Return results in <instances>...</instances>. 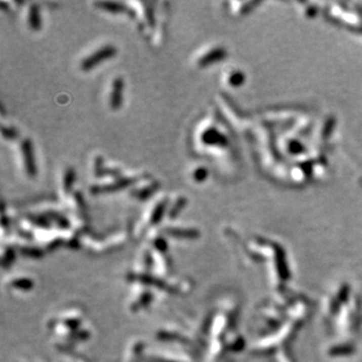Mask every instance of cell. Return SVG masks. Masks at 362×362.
Returning <instances> with one entry per match:
<instances>
[{
  "label": "cell",
  "mask_w": 362,
  "mask_h": 362,
  "mask_svg": "<svg viewBox=\"0 0 362 362\" xmlns=\"http://www.w3.org/2000/svg\"><path fill=\"white\" fill-rule=\"evenodd\" d=\"M116 54V48L114 46H104L102 48H100L95 52L89 55L88 58H86L85 60H82L81 62V69L82 70H89L92 68H94L99 65L100 62H102L104 60H108L111 57Z\"/></svg>",
  "instance_id": "1"
},
{
  "label": "cell",
  "mask_w": 362,
  "mask_h": 362,
  "mask_svg": "<svg viewBox=\"0 0 362 362\" xmlns=\"http://www.w3.org/2000/svg\"><path fill=\"white\" fill-rule=\"evenodd\" d=\"M29 25L33 29H39L40 28V14H39V7L36 5L31 6V11H29Z\"/></svg>",
  "instance_id": "8"
},
{
  "label": "cell",
  "mask_w": 362,
  "mask_h": 362,
  "mask_svg": "<svg viewBox=\"0 0 362 362\" xmlns=\"http://www.w3.org/2000/svg\"><path fill=\"white\" fill-rule=\"evenodd\" d=\"M207 177H208V170L203 167L197 168L195 173H193V180L196 182H203Z\"/></svg>",
  "instance_id": "13"
},
{
  "label": "cell",
  "mask_w": 362,
  "mask_h": 362,
  "mask_svg": "<svg viewBox=\"0 0 362 362\" xmlns=\"http://www.w3.org/2000/svg\"><path fill=\"white\" fill-rule=\"evenodd\" d=\"M74 177H75V174H74V170L72 168H68L65 173V177H63V186H65V190H69L70 186H72L74 182Z\"/></svg>",
  "instance_id": "11"
},
{
  "label": "cell",
  "mask_w": 362,
  "mask_h": 362,
  "mask_svg": "<svg viewBox=\"0 0 362 362\" xmlns=\"http://www.w3.org/2000/svg\"><path fill=\"white\" fill-rule=\"evenodd\" d=\"M123 99V80L121 77H116L111 86V93L109 98V104L111 109H118L122 104Z\"/></svg>",
  "instance_id": "3"
},
{
  "label": "cell",
  "mask_w": 362,
  "mask_h": 362,
  "mask_svg": "<svg viewBox=\"0 0 362 362\" xmlns=\"http://www.w3.org/2000/svg\"><path fill=\"white\" fill-rule=\"evenodd\" d=\"M203 142L207 144H224L225 143V140H224L223 135L218 133V130L216 129H208L207 132L204 133L203 135Z\"/></svg>",
  "instance_id": "5"
},
{
  "label": "cell",
  "mask_w": 362,
  "mask_h": 362,
  "mask_svg": "<svg viewBox=\"0 0 362 362\" xmlns=\"http://www.w3.org/2000/svg\"><path fill=\"white\" fill-rule=\"evenodd\" d=\"M240 81H242V74H239V73H233L230 77V84L232 86L239 85Z\"/></svg>",
  "instance_id": "15"
},
{
  "label": "cell",
  "mask_w": 362,
  "mask_h": 362,
  "mask_svg": "<svg viewBox=\"0 0 362 362\" xmlns=\"http://www.w3.org/2000/svg\"><path fill=\"white\" fill-rule=\"evenodd\" d=\"M99 5L106 11H109V12H113V13L123 12V11H125L123 10L122 4H118V3H102V4H99Z\"/></svg>",
  "instance_id": "10"
},
{
  "label": "cell",
  "mask_w": 362,
  "mask_h": 362,
  "mask_svg": "<svg viewBox=\"0 0 362 362\" xmlns=\"http://www.w3.org/2000/svg\"><path fill=\"white\" fill-rule=\"evenodd\" d=\"M3 135L6 137V139H14L17 136V132L13 128H6V127H3Z\"/></svg>",
  "instance_id": "14"
},
{
  "label": "cell",
  "mask_w": 362,
  "mask_h": 362,
  "mask_svg": "<svg viewBox=\"0 0 362 362\" xmlns=\"http://www.w3.org/2000/svg\"><path fill=\"white\" fill-rule=\"evenodd\" d=\"M167 232L173 237L177 238H196L198 237V231L192 229H169Z\"/></svg>",
  "instance_id": "7"
},
{
  "label": "cell",
  "mask_w": 362,
  "mask_h": 362,
  "mask_svg": "<svg viewBox=\"0 0 362 362\" xmlns=\"http://www.w3.org/2000/svg\"><path fill=\"white\" fill-rule=\"evenodd\" d=\"M184 204H185V199L184 198H180V199H177L176 203H175L174 205V208L171 209L170 212H169V215H170V218H175L176 216L180 214V211L182 210L183 208H184Z\"/></svg>",
  "instance_id": "12"
},
{
  "label": "cell",
  "mask_w": 362,
  "mask_h": 362,
  "mask_svg": "<svg viewBox=\"0 0 362 362\" xmlns=\"http://www.w3.org/2000/svg\"><path fill=\"white\" fill-rule=\"evenodd\" d=\"M21 154L22 158H24L25 169L27 171L28 175L34 176L36 173V168L34 163V155H33V147L29 140H24L21 143Z\"/></svg>",
  "instance_id": "2"
},
{
  "label": "cell",
  "mask_w": 362,
  "mask_h": 362,
  "mask_svg": "<svg viewBox=\"0 0 362 362\" xmlns=\"http://www.w3.org/2000/svg\"><path fill=\"white\" fill-rule=\"evenodd\" d=\"M130 183H132V180H120L117 182H115L114 184H109V185H104V186H95L94 189H92V192H110V191H116V190L123 189L125 186L129 185Z\"/></svg>",
  "instance_id": "6"
},
{
  "label": "cell",
  "mask_w": 362,
  "mask_h": 362,
  "mask_svg": "<svg viewBox=\"0 0 362 362\" xmlns=\"http://www.w3.org/2000/svg\"><path fill=\"white\" fill-rule=\"evenodd\" d=\"M164 210H166V202H161V203L156 205L151 214V223H157L158 221H161Z\"/></svg>",
  "instance_id": "9"
},
{
  "label": "cell",
  "mask_w": 362,
  "mask_h": 362,
  "mask_svg": "<svg viewBox=\"0 0 362 362\" xmlns=\"http://www.w3.org/2000/svg\"><path fill=\"white\" fill-rule=\"evenodd\" d=\"M226 52L225 50H223L221 47L214 48V50L209 51L208 53H205L203 57H202L198 60V66L199 67H207L209 65H212V63L221 61L222 59L225 58Z\"/></svg>",
  "instance_id": "4"
}]
</instances>
